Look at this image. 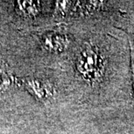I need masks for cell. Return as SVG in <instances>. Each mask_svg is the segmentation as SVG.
Segmentation results:
<instances>
[{
    "label": "cell",
    "mask_w": 134,
    "mask_h": 134,
    "mask_svg": "<svg viewBox=\"0 0 134 134\" xmlns=\"http://www.w3.org/2000/svg\"><path fill=\"white\" fill-rule=\"evenodd\" d=\"M104 59L98 48L92 43H85L75 60L77 71L82 78L90 83H97L104 72Z\"/></svg>",
    "instance_id": "1"
},
{
    "label": "cell",
    "mask_w": 134,
    "mask_h": 134,
    "mask_svg": "<svg viewBox=\"0 0 134 134\" xmlns=\"http://www.w3.org/2000/svg\"><path fill=\"white\" fill-rule=\"evenodd\" d=\"M23 83L25 89L40 101L46 102L53 96L51 86L42 80L37 78H27Z\"/></svg>",
    "instance_id": "2"
},
{
    "label": "cell",
    "mask_w": 134,
    "mask_h": 134,
    "mask_svg": "<svg viewBox=\"0 0 134 134\" xmlns=\"http://www.w3.org/2000/svg\"><path fill=\"white\" fill-rule=\"evenodd\" d=\"M42 43L46 51L52 53H60L66 49L69 40L66 35L52 32L43 35Z\"/></svg>",
    "instance_id": "3"
},
{
    "label": "cell",
    "mask_w": 134,
    "mask_h": 134,
    "mask_svg": "<svg viewBox=\"0 0 134 134\" xmlns=\"http://www.w3.org/2000/svg\"><path fill=\"white\" fill-rule=\"evenodd\" d=\"M16 8L20 14L25 17H34L41 11V2L38 1H18Z\"/></svg>",
    "instance_id": "4"
},
{
    "label": "cell",
    "mask_w": 134,
    "mask_h": 134,
    "mask_svg": "<svg viewBox=\"0 0 134 134\" xmlns=\"http://www.w3.org/2000/svg\"><path fill=\"white\" fill-rule=\"evenodd\" d=\"M130 60H131V72H132V79H133V88L134 92V46L131 42H130Z\"/></svg>",
    "instance_id": "5"
}]
</instances>
